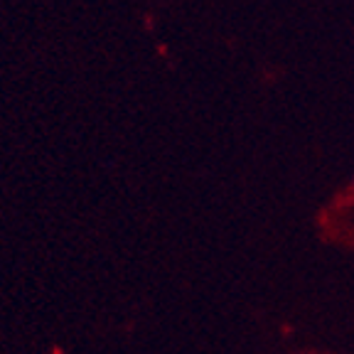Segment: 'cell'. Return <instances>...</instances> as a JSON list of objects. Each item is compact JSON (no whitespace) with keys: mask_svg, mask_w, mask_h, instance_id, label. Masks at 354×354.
Here are the masks:
<instances>
[]
</instances>
